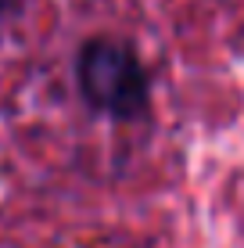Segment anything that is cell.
<instances>
[{"label": "cell", "mask_w": 244, "mask_h": 248, "mask_svg": "<svg viewBox=\"0 0 244 248\" xmlns=\"http://www.w3.org/2000/svg\"><path fill=\"white\" fill-rule=\"evenodd\" d=\"M18 0H0V11H7V7H14Z\"/></svg>", "instance_id": "obj_2"}, {"label": "cell", "mask_w": 244, "mask_h": 248, "mask_svg": "<svg viewBox=\"0 0 244 248\" xmlns=\"http://www.w3.org/2000/svg\"><path fill=\"white\" fill-rule=\"evenodd\" d=\"M79 90L94 108L119 119H137L147 112V72L140 58L119 40H90L79 54Z\"/></svg>", "instance_id": "obj_1"}]
</instances>
